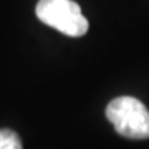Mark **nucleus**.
<instances>
[{
  "label": "nucleus",
  "mask_w": 149,
  "mask_h": 149,
  "mask_svg": "<svg viewBox=\"0 0 149 149\" xmlns=\"http://www.w3.org/2000/svg\"><path fill=\"white\" fill-rule=\"evenodd\" d=\"M35 12L41 23L64 35L82 37L88 31V22L73 0H40Z\"/></svg>",
  "instance_id": "obj_2"
},
{
  "label": "nucleus",
  "mask_w": 149,
  "mask_h": 149,
  "mask_svg": "<svg viewBox=\"0 0 149 149\" xmlns=\"http://www.w3.org/2000/svg\"><path fill=\"white\" fill-rule=\"evenodd\" d=\"M107 119L117 134L126 139H149V110L132 96H120L108 104Z\"/></svg>",
  "instance_id": "obj_1"
},
{
  "label": "nucleus",
  "mask_w": 149,
  "mask_h": 149,
  "mask_svg": "<svg viewBox=\"0 0 149 149\" xmlns=\"http://www.w3.org/2000/svg\"><path fill=\"white\" fill-rule=\"evenodd\" d=\"M0 149H23L18 134L12 130H0Z\"/></svg>",
  "instance_id": "obj_3"
}]
</instances>
